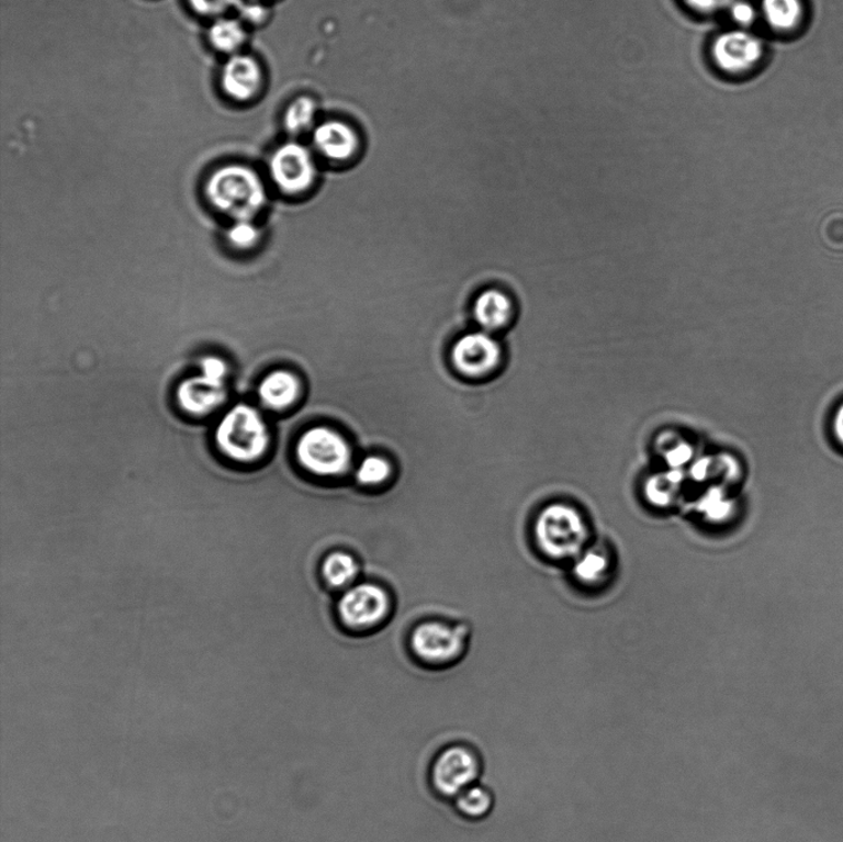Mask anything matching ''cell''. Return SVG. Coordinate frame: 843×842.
Instances as JSON below:
<instances>
[{
    "mask_svg": "<svg viewBox=\"0 0 843 842\" xmlns=\"http://www.w3.org/2000/svg\"><path fill=\"white\" fill-rule=\"evenodd\" d=\"M273 182L285 193H301L310 188L316 176L313 156L301 144L288 143L277 148L270 160Z\"/></svg>",
    "mask_w": 843,
    "mask_h": 842,
    "instance_id": "6",
    "label": "cell"
},
{
    "mask_svg": "<svg viewBox=\"0 0 843 842\" xmlns=\"http://www.w3.org/2000/svg\"><path fill=\"white\" fill-rule=\"evenodd\" d=\"M481 761L474 751L462 744L442 749L430 768L431 785L439 796L454 799L464 789L477 784Z\"/></svg>",
    "mask_w": 843,
    "mask_h": 842,
    "instance_id": "4",
    "label": "cell"
},
{
    "mask_svg": "<svg viewBox=\"0 0 843 842\" xmlns=\"http://www.w3.org/2000/svg\"><path fill=\"white\" fill-rule=\"evenodd\" d=\"M453 800L456 810L470 820H481L487 817L494 807L493 795L487 788L479 785V782L464 789Z\"/></svg>",
    "mask_w": 843,
    "mask_h": 842,
    "instance_id": "18",
    "label": "cell"
},
{
    "mask_svg": "<svg viewBox=\"0 0 843 842\" xmlns=\"http://www.w3.org/2000/svg\"><path fill=\"white\" fill-rule=\"evenodd\" d=\"M392 465L381 456L370 454L356 470V479L364 485H379L390 479Z\"/></svg>",
    "mask_w": 843,
    "mask_h": 842,
    "instance_id": "20",
    "label": "cell"
},
{
    "mask_svg": "<svg viewBox=\"0 0 843 842\" xmlns=\"http://www.w3.org/2000/svg\"><path fill=\"white\" fill-rule=\"evenodd\" d=\"M226 398L225 381L203 373L187 379L177 391V400L181 408L195 417L213 413L225 403Z\"/></svg>",
    "mask_w": 843,
    "mask_h": 842,
    "instance_id": "10",
    "label": "cell"
},
{
    "mask_svg": "<svg viewBox=\"0 0 843 842\" xmlns=\"http://www.w3.org/2000/svg\"><path fill=\"white\" fill-rule=\"evenodd\" d=\"M828 428L832 444L843 453V401L832 411Z\"/></svg>",
    "mask_w": 843,
    "mask_h": 842,
    "instance_id": "24",
    "label": "cell"
},
{
    "mask_svg": "<svg viewBox=\"0 0 843 842\" xmlns=\"http://www.w3.org/2000/svg\"><path fill=\"white\" fill-rule=\"evenodd\" d=\"M262 85V69L252 56L235 54L223 67L224 92L236 101H249Z\"/></svg>",
    "mask_w": 843,
    "mask_h": 842,
    "instance_id": "11",
    "label": "cell"
},
{
    "mask_svg": "<svg viewBox=\"0 0 843 842\" xmlns=\"http://www.w3.org/2000/svg\"><path fill=\"white\" fill-rule=\"evenodd\" d=\"M765 54L761 37L746 29L728 30L713 38L711 57L722 72L741 75L755 68Z\"/></svg>",
    "mask_w": 843,
    "mask_h": 842,
    "instance_id": "5",
    "label": "cell"
},
{
    "mask_svg": "<svg viewBox=\"0 0 843 842\" xmlns=\"http://www.w3.org/2000/svg\"><path fill=\"white\" fill-rule=\"evenodd\" d=\"M215 444L231 461L254 463L269 449V428L259 411L249 404H237L217 424Z\"/></svg>",
    "mask_w": 843,
    "mask_h": 842,
    "instance_id": "2",
    "label": "cell"
},
{
    "mask_svg": "<svg viewBox=\"0 0 843 842\" xmlns=\"http://www.w3.org/2000/svg\"><path fill=\"white\" fill-rule=\"evenodd\" d=\"M761 10L767 24L778 32L797 27L805 13L801 0H762Z\"/></svg>",
    "mask_w": 843,
    "mask_h": 842,
    "instance_id": "15",
    "label": "cell"
},
{
    "mask_svg": "<svg viewBox=\"0 0 843 842\" xmlns=\"http://www.w3.org/2000/svg\"><path fill=\"white\" fill-rule=\"evenodd\" d=\"M190 4L198 14L220 16L231 8L237 7L239 0H190Z\"/></svg>",
    "mask_w": 843,
    "mask_h": 842,
    "instance_id": "23",
    "label": "cell"
},
{
    "mask_svg": "<svg viewBox=\"0 0 843 842\" xmlns=\"http://www.w3.org/2000/svg\"><path fill=\"white\" fill-rule=\"evenodd\" d=\"M211 44L217 52L235 55L246 40V33L240 22L235 19H216L207 33Z\"/></svg>",
    "mask_w": 843,
    "mask_h": 842,
    "instance_id": "17",
    "label": "cell"
},
{
    "mask_svg": "<svg viewBox=\"0 0 843 842\" xmlns=\"http://www.w3.org/2000/svg\"><path fill=\"white\" fill-rule=\"evenodd\" d=\"M207 200L236 222L252 221L266 203V190L250 167L229 165L216 170L206 183Z\"/></svg>",
    "mask_w": 843,
    "mask_h": 842,
    "instance_id": "1",
    "label": "cell"
},
{
    "mask_svg": "<svg viewBox=\"0 0 843 842\" xmlns=\"http://www.w3.org/2000/svg\"><path fill=\"white\" fill-rule=\"evenodd\" d=\"M415 655L429 665H443L458 658L463 649L461 633L442 622H424L414 630Z\"/></svg>",
    "mask_w": 843,
    "mask_h": 842,
    "instance_id": "7",
    "label": "cell"
},
{
    "mask_svg": "<svg viewBox=\"0 0 843 842\" xmlns=\"http://www.w3.org/2000/svg\"><path fill=\"white\" fill-rule=\"evenodd\" d=\"M389 610L385 592L372 583H362L344 593L339 602L340 617L347 626L364 628L380 622Z\"/></svg>",
    "mask_w": 843,
    "mask_h": 842,
    "instance_id": "8",
    "label": "cell"
},
{
    "mask_svg": "<svg viewBox=\"0 0 843 842\" xmlns=\"http://www.w3.org/2000/svg\"><path fill=\"white\" fill-rule=\"evenodd\" d=\"M237 10H239L240 15L246 20V22L252 23V24H259L262 22V20L266 16V10L263 7L259 4H246L240 3L237 4Z\"/></svg>",
    "mask_w": 843,
    "mask_h": 842,
    "instance_id": "27",
    "label": "cell"
},
{
    "mask_svg": "<svg viewBox=\"0 0 843 842\" xmlns=\"http://www.w3.org/2000/svg\"><path fill=\"white\" fill-rule=\"evenodd\" d=\"M323 574L329 586L334 588L349 587L359 576V564L350 553L333 552L324 561Z\"/></svg>",
    "mask_w": 843,
    "mask_h": 842,
    "instance_id": "16",
    "label": "cell"
},
{
    "mask_svg": "<svg viewBox=\"0 0 843 842\" xmlns=\"http://www.w3.org/2000/svg\"><path fill=\"white\" fill-rule=\"evenodd\" d=\"M260 232L252 221H239L236 222L229 233H227V239L237 247V249H249L259 240Z\"/></svg>",
    "mask_w": 843,
    "mask_h": 842,
    "instance_id": "21",
    "label": "cell"
},
{
    "mask_svg": "<svg viewBox=\"0 0 843 842\" xmlns=\"http://www.w3.org/2000/svg\"><path fill=\"white\" fill-rule=\"evenodd\" d=\"M201 371L203 374L217 380H226L227 364L215 356H207L201 361Z\"/></svg>",
    "mask_w": 843,
    "mask_h": 842,
    "instance_id": "26",
    "label": "cell"
},
{
    "mask_svg": "<svg viewBox=\"0 0 843 842\" xmlns=\"http://www.w3.org/2000/svg\"><path fill=\"white\" fill-rule=\"evenodd\" d=\"M316 115V103L311 97H300L286 108L284 126L288 133L300 135L310 131Z\"/></svg>",
    "mask_w": 843,
    "mask_h": 842,
    "instance_id": "19",
    "label": "cell"
},
{
    "mask_svg": "<svg viewBox=\"0 0 843 842\" xmlns=\"http://www.w3.org/2000/svg\"><path fill=\"white\" fill-rule=\"evenodd\" d=\"M296 458L311 473L335 478L349 471L352 453L339 433L316 426L305 431L297 441Z\"/></svg>",
    "mask_w": 843,
    "mask_h": 842,
    "instance_id": "3",
    "label": "cell"
},
{
    "mask_svg": "<svg viewBox=\"0 0 843 842\" xmlns=\"http://www.w3.org/2000/svg\"><path fill=\"white\" fill-rule=\"evenodd\" d=\"M300 394V382L286 371H274L266 375L259 388L261 402L273 411H282L292 405Z\"/></svg>",
    "mask_w": 843,
    "mask_h": 842,
    "instance_id": "14",
    "label": "cell"
},
{
    "mask_svg": "<svg viewBox=\"0 0 843 842\" xmlns=\"http://www.w3.org/2000/svg\"><path fill=\"white\" fill-rule=\"evenodd\" d=\"M313 142L317 151L334 161H345L359 147V136L350 125L329 121L315 128Z\"/></svg>",
    "mask_w": 843,
    "mask_h": 842,
    "instance_id": "12",
    "label": "cell"
},
{
    "mask_svg": "<svg viewBox=\"0 0 843 842\" xmlns=\"http://www.w3.org/2000/svg\"><path fill=\"white\" fill-rule=\"evenodd\" d=\"M502 358V349L488 333L462 336L452 349V361L461 373L482 375L491 372Z\"/></svg>",
    "mask_w": 843,
    "mask_h": 842,
    "instance_id": "9",
    "label": "cell"
},
{
    "mask_svg": "<svg viewBox=\"0 0 843 842\" xmlns=\"http://www.w3.org/2000/svg\"><path fill=\"white\" fill-rule=\"evenodd\" d=\"M730 19L740 29H749L756 23L758 12L749 0H735L728 9Z\"/></svg>",
    "mask_w": 843,
    "mask_h": 842,
    "instance_id": "22",
    "label": "cell"
},
{
    "mask_svg": "<svg viewBox=\"0 0 843 842\" xmlns=\"http://www.w3.org/2000/svg\"><path fill=\"white\" fill-rule=\"evenodd\" d=\"M735 0H684L694 12L701 14L718 13L720 10L729 9Z\"/></svg>",
    "mask_w": 843,
    "mask_h": 842,
    "instance_id": "25",
    "label": "cell"
},
{
    "mask_svg": "<svg viewBox=\"0 0 843 842\" xmlns=\"http://www.w3.org/2000/svg\"><path fill=\"white\" fill-rule=\"evenodd\" d=\"M513 313L512 300L497 290L483 292L474 303V318L485 332L504 328L513 318Z\"/></svg>",
    "mask_w": 843,
    "mask_h": 842,
    "instance_id": "13",
    "label": "cell"
}]
</instances>
